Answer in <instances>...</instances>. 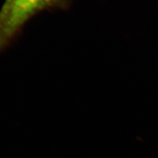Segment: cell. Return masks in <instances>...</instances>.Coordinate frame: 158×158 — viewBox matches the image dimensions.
Instances as JSON below:
<instances>
[{"instance_id": "6da1fadb", "label": "cell", "mask_w": 158, "mask_h": 158, "mask_svg": "<svg viewBox=\"0 0 158 158\" xmlns=\"http://www.w3.org/2000/svg\"><path fill=\"white\" fill-rule=\"evenodd\" d=\"M64 3V0H6L0 10V51L10 45L36 13Z\"/></svg>"}]
</instances>
